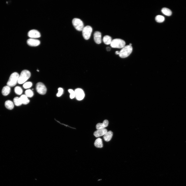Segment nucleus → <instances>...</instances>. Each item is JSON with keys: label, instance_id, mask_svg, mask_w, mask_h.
Listing matches in <instances>:
<instances>
[{"label": "nucleus", "instance_id": "2eb2a0df", "mask_svg": "<svg viewBox=\"0 0 186 186\" xmlns=\"http://www.w3.org/2000/svg\"><path fill=\"white\" fill-rule=\"evenodd\" d=\"M94 145L97 148H102L103 146L102 140L100 138H98L95 140Z\"/></svg>", "mask_w": 186, "mask_h": 186}, {"label": "nucleus", "instance_id": "5701e85b", "mask_svg": "<svg viewBox=\"0 0 186 186\" xmlns=\"http://www.w3.org/2000/svg\"><path fill=\"white\" fill-rule=\"evenodd\" d=\"M14 90L15 93L18 95H21L23 93V90L20 87H16L15 88Z\"/></svg>", "mask_w": 186, "mask_h": 186}, {"label": "nucleus", "instance_id": "b1692460", "mask_svg": "<svg viewBox=\"0 0 186 186\" xmlns=\"http://www.w3.org/2000/svg\"><path fill=\"white\" fill-rule=\"evenodd\" d=\"M32 85V83L30 82H27L24 83L23 86L25 89H28L31 88Z\"/></svg>", "mask_w": 186, "mask_h": 186}, {"label": "nucleus", "instance_id": "f03ea898", "mask_svg": "<svg viewBox=\"0 0 186 186\" xmlns=\"http://www.w3.org/2000/svg\"><path fill=\"white\" fill-rule=\"evenodd\" d=\"M31 76V73L28 70H23L19 75L18 82L20 84L25 83L30 77Z\"/></svg>", "mask_w": 186, "mask_h": 186}, {"label": "nucleus", "instance_id": "9b49d317", "mask_svg": "<svg viewBox=\"0 0 186 186\" xmlns=\"http://www.w3.org/2000/svg\"><path fill=\"white\" fill-rule=\"evenodd\" d=\"M94 40L95 42L98 44H100L102 42L101 34L99 31L95 32L94 35Z\"/></svg>", "mask_w": 186, "mask_h": 186}, {"label": "nucleus", "instance_id": "7c9ffc66", "mask_svg": "<svg viewBox=\"0 0 186 186\" xmlns=\"http://www.w3.org/2000/svg\"><path fill=\"white\" fill-rule=\"evenodd\" d=\"M129 45H130V46H132V44H130Z\"/></svg>", "mask_w": 186, "mask_h": 186}, {"label": "nucleus", "instance_id": "4be33fe9", "mask_svg": "<svg viewBox=\"0 0 186 186\" xmlns=\"http://www.w3.org/2000/svg\"><path fill=\"white\" fill-rule=\"evenodd\" d=\"M25 95L27 97L31 98L34 95L33 92L31 89H27L25 92Z\"/></svg>", "mask_w": 186, "mask_h": 186}, {"label": "nucleus", "instance_id": "f3484780", "mask_svg": "<svg viewBox=\"0 0 186 186\" xmlns=\"http://www.w3.org/2000/svg\"><path fill=\"white\" fill-rule=\"evenodd\" d=\"M103 41L104 43L106 45L110 44L112 41V38L110 36L106 35L104 37Z\"/></svg>", "mask_w": 186, "mask_h": 186}, {"label": "nucleus", "instance_id": "1a4fd4ad", "mask_svg": "<svg viewBox=\"0 0 186 186\" xmlns=\"http://www.w3.org/2000/svg\"><path fill=\"white\" fill-rule=\"evenodd\" d=\"M28 36L30 38L36 39L41 37L40 33L37 30L32 29L29 31L28 33Z\"/></svg>", "mask_w": 186, "mask_h": 186}, {"label": "nucleus", "instance_id": "4468645a", "mask_svg": "<svg viewBox=\"0 0 186 186\" xmlns=\"http://www.w3.org/2000/svg\"><path fill=\"white\" fill-rule=\"evenodd\" d=\"M5 105L7 108L10 110L13 109L14 107L13 103L11 101L9 100L5 101Z\"/></svg>", "mask_w": 186, "mask_h": 186}, {"label": "nucleus", "instance_id": "6ab92c4d", "mask_svg": "<svg viewBox=\"0 0 186 186\" xmlns=\"http://www.w3.org/2000/svg\"><path fill=\"white\" fill-rule=\"evenodd\" d=\"M161 12L163 14L167 16H171L172 14V12L171 10L168 8H164L161 9Z\"/></svg>", "mask_w": 186, "mask_h": 186}, {"label": "nucleus", "instance_id": "393cba45", "mask_svg": "<svg viewBox=\"0 0 186 186\" xmlns=\"http://www.w3.org/2000/svg\"><path fill=\"white\" fill-rule=\"evenodd\" d=\"M68 92L70 94V98L71 99H73L76 97V94L75 91H74L73 89H69L68 90Z\"/></svg>", "mask_w": 186, "mask_h": 186}, {"label": "nucleus", "instance_id": "a878e982", "mask_svg": "<svg viewBox=\"0 0 186 186\" xmlns=\"http://www.w3.org/2000/svg\"><path fill=\"white\" fill-rule=\"evenodd\" d=\"M106 127L103 123H98L96 126V128L97 130L105 129Z\"/></svg>", "mask_w": 186, "mask_h": 186}, {"label": "nucleus", "instance_id": "c756f323", "mask_svg": "<svg viewBox=\"0 0 186 186\" xmlns=\"http://www.w3.org/2000/svg\"><path fill=\"white\" fill-rule=\"evenodd\" d=\"M116 55H119V52L118 51H117L116 52Z\"/></svg>", "mask_w": 186, "mask_h": 186}, {"label": "nucleus", "instance_id": "cd10ccee", "mask_svg": "<svg viewBox=\"0 0 186 186\" xmlns=\"http://www.w3.org/2000/svg\"><path fill=\"white\" fill-rule=\"evenodd\" d=\"M103 123L104 124L106 127L108 126L109 124V121L107 120H105L103 122Z\"/></svg>", "mask_w": 186, "mask_h": 186}, {"label": "nucleus", "instance_id": "0eeeda50", "mask_svg": "<svg viewBox=\"0 0 186 186\" xmlns=\"http://www.w3.org/2000/svg\"><path fill=\"white\" fill-rule=\"evenodd\" d=\"M36 88L38 92L41 95H44L46 93L47 88L44 84L42 82H38L36 85Z\"/></svg>", "mask_w": 186, "mask_h": 186}, {"label": "nucleus", "instance_id": "a211bd4d", "mask_svg": "<svg viewBox=\"0 0 186 186\" xmlns=\"http://www.w3.org/2000/svg\"><path fill=\"white\" fill-rule=\"evenodd\" d=\"M22 104L26 105L28 104L29 102V100L28 97L25 95H23L20 97Z\"/></svg>", "mask_w": 186, "mask_h": 186}, {"label": "nucleus", "instance_id": "20e7f679", "mask_svg": "<svg viewBox=\"0 0 186 186\" xmlns=\"http://www.w3.org/2000/svg\"><path fill=\"white\" fill-rule=\"evenodd\" d=\"M110 45L113 48L122 49L125 46V42L122 39H116L112 40Z\"/></svg>", "mask_w": 186, "mask_h": 186}, {"label": "nucleus", "instance_id": "6e6552de", "mask_svg": "<svg viewBox=\"0 0 186 186\" xmlns=\"http://www.w3.org/2000/svg\"><path fill=\"white\" fill-rule=\"evenodd\" d=\"M75 91L76 94L75 97L77 100H81L84 98V92L82 89L80 88H77Z\"/></svg>", "mask_w": 186, "mask_h": 186}, {"label": "nucleus", "instance_id": "412c9836", "mask_svg": "<svg viewBox=\"0 0 186 186\" xmlns=\"http://www.w3.org/2000/svg\"><path fill=\"white\" fill-rule=\"evenodd\" d=\"M155 20L157 22L161 23L163 22L165 20L164 17L161 15H158L155 17Z\"/></svg>", "mask_w": 186, "mask_h": 186}, {"label": "nucleus", "instance_id": "f257e3e1", "mask_svg": "<svg viewBox=\"0 0 186 186\" xmlns=\"http://www.w3.org/2000/svg\"><path fill=\"white\" fill-rule=\"evenodd\" d=\"M133 48L130 45L125 46L119 52V56L121 58H124L128 57L132 52Z\"/></svg>", "mask_w": 186, "mask_h": 186}, {"label": "nucleus", "instance_id": "c85d7f7f", "mask_svg": "<svg viewBox=\"0 0 186 186\" xmlns=\"http://www.w3.org/2000/svg\"><path fill=\"white\" fill-rule=\"evenodd\" d=\"M106 50L107 51H110L111 50L110 48L109 47H106Z\"/></svg>", "mask_w": 186, "mask_h": 186}, {"label": "nucleus", "instance_id": "f8f14e48", "mask_svg": "<svg viewBox=\"0 0 186 186\" xmlns=\"http://www.w3.org/2000/svg\"><path fill=\"white\" fill-rule=\"evenodd\" d=\"M107 132L106 129L98 130L94 132V134L96 137L104 136Z\"/></svg>", "mask_w": 186, "mask_h": 186}, {"label": "nucleus", "instance_id": "ddd939ff", "mask_svg": "<svg viewBox=\"0 0 186 186\" xmlns=\"http://www.w3.org/2000/svg\"><path fill=\"white\" fill-rule=\"evenodd\" d=\"M113 135V133L111 131L107 132L104 135L103 138L105 141L108 142L112 139Z\"/></svg>", "mask_w": 186, "mask_h": 186}, {"label": "nucleus", "instance_id": "dca6fc26", "mask_svg": "<svg viewBox=\"0 0 186 186\" xmlns=\"http://www.w3.org/2000/svg\"><path fill=\"white\" fill-rule=\"evenodd\" d=\"M11 89L10 87L7 86H4L2 90V93L5 96L8 95L10 92Z\"/></svg>", "mask_w": 186, "mask_h": 186}, {"label": "nucleus", "instance_id": "423d86ee", "mask_svg": "<svg viewBox=\"0 0 186 186\" xmlns=\"http://www.w3.org/2000/svg\"><path fill=\"white\" fill-rule=\"evenodd\" d=\"M73 25L77 30L81 31L84 27L82 21L80 19L75 18L72 21Z\"/></svg>", "mask_w": 186, "mask_h": 186}, {"label": "nucleus", "instance_id": "9d476101", "mask_svg": "<svg viewBox=\"0 0 186 186\" xmlns=\"http://www.w3.org/2000/svg\"><path fill=\"white\" fill-rule=\"evenodd\" d=\"M28 45L32 47H36L39 46L40 44V41L35 39L30 38L27 41Z\"/></svg>", "mask_w": 186, "mask_h": 186}, {"label": "nucleus", "instance_id": "7ed1b4c3", "mask_svg": "<svg viewBox=\"0 0 186 186\" xmlns=\"http://www.w3.org/2000/svg\"><path fill=\"white\" fill-rule=\"evenodd\" d=\"M19 76V74L16 72L12 74L7 82V85L10 87L15 86L18 82Z\"/></svg>", "mask_w": 186, "mask_h": 186}, {"label": "nucleus", "instance_id": "39448f33", "mask_svg": "<svg viewBox=\"0 0 186 186\" xmlns=\"http://www.w3.org/2000/svg\"><path fill=\"white\" fill-rule=\"evenodd\" d=\"M82 31L83 38L87 40L90 37L92 28L91 26H87L83 27Z\"/></svg>", "mask_w": 186, "mask_h": 186}, {"label": "nucleus", "instance_id": "aec40b11", "mask_svg": "<svg viewBox=\"0 0 186 186\" xmlns=\"http://www.w3.org/2000/svg\"><path fill=\"white\" fill-rule=\"evenodd\" d=\"M13 100L14 103L16 106H20L22 104L20 97H16L14 98Z\"/></svg>", "mask_w": 186, "mask_h": 186}, {"label": "nucleus", "instance_id": "bb28decb", "mask_svg": "<svg viewBox=\"0 0 186 186\" xmlns=\"http://www.w3.org/2000/svg\"><path fill=\"white\" fill-rule=\"evenodd\" d=\"M58 92L57 94V96L58 97H61L63 92V90L62 88H58Z\"/></svg>", "mask_w": 186, "mask_h": 186}]
</instances>
